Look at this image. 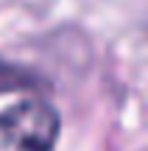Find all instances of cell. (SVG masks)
<instances>
[{
  "label": "cell",
  "instance_id": "2",
  "mask_svg": "<svg viewBox=\"0 0 148 151\" xmlns=\"http://www.w3.org/2000/svg\"><path fill=\"white\" fill-rule=\"evenodd\" d=\"M34 90H45V81L36 73L22 65L0 59V95H6V92H34Z\"/></svg>",
  "mask_w": 148,
  "mask_h": 151
},
{
  "label": "cell",
  "instance_id": "1",
  "mask_svg": "<svg viewBox=\"0 0 148 151\" xmlns=\"http://www.w3.org/2000/svg\"><path fill=\"white\" fill-rule=\"evenodd\" d=\"M59 112L42 98H28L0 112V151H53Z\"/></svg>",
  "mask_w": 148,
  "mask_h": 151
}]
</instances>
